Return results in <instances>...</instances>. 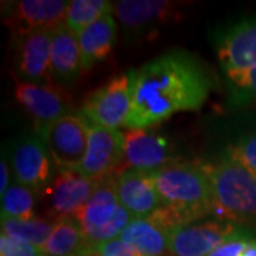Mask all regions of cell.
I'll use <instances>...</instances> for the list:
<instances>
[{
    "label": "cell",
    "mask_w": 256,
    "mask_h": 256,
    "mask_svg": "<svg viewBox=\"0 0 256 256\" xmlns=\"http://www.w3.org/2000/svg\"><path fill=\"white\" fill-rule=\"evenodd\" d=\"M132 107L127 130H150L176 112L196 111L210 92V78L195 56L172 50L128 72Z\"/></svg>",
    "instance_id": "obj_1"
},
{
    "label": "cell",
    "mask_w": 256,
    "mask_h": 256,
    "mask_svg": "<svg viewBox=\"0 0 256 256\" xmlns=\"http://www.w3.org/2000/svg\"><path fill=\"white\" fill-rule=\"evenodd\" d=\"M161 205L181 226L216 212L212 191L201 165L178 162L151 172Z\"/></svg>",
    "instance_id": "obj_2"
},
{
    "label": "cell",
    "mask_w": 256,
    "mask_h": 256,
    "mask_svg": "<svg viewBox=\"0 0 256 256\" xmlns=\"http://www.w3.org/2000/svg\"><path fill=\"white\" fill-rule=\"evenodd\" d=\"M201 166L210 181L216 212L235 224L256 222V175L226 154Z\"/></svg>",
    "instance_id": "obj_3"
},
{
    "label": "cell",
    "mask_w": 256,
    "mask_h": 256,
    "mask_svg": "<svg viewBox=\"0 0 256 256\" xmlns=\"http://www.w3.org/2000/svg\"><path fill=\"white\" fill-rule=\"evenodd\" d=\"M82 226L86 246H101L118 239L122 230L134 220L118 201L116 180H98L88 204L76 216Z\"/></svg>",
    "instance_id": "obj_4"
},
{
    "label": "cell",
    "mask_w": 256,
    "mask_h": 256,
    "mask_svg": "<svg viewBox=\"0 0 256 256\" xmlns=\"http://www.w3.org/2000/svg\"><path fill=\"white\" fill-rule=\"evenodd\" d=\"M58 170H77L88 146V122L82 114H68L37 128Z\"/></svg>",
    "instance_id": "obj_5"
},
{
    "label": "cell",
    "mask_w": 256,
    "mask_h": 256,
    "mask_svg": "<svg viewBox=\"0 0 256 256\" xmlns=\"http://www.w3.org/2000/svg\"><path fill=\"white\" fill-rule=\"evenodd\" d=\"M132 107V92L128 73L117 76L92 92L82 102V114L88 122L118 130L126 127Z\"/></svg>",
    "instance_id": "obj_6"
},
{
    "label": "cell",
    "mask_w": 256,
    "mask_h": 256,
    "mask_svg": "<svg viewBox=\"0 0 256 256\" xmlns=\"http://www.w3.org/2000/svg\"><path fill=\"white\" fill-rule=\"evenodd\" d=\"M242 232H245L242 226L226 220L192 222L172 230L170 254L172 256H208Z\"/></svg>",
    "instance_id": "obj_7"
},
{
    "label": "cell",
    "mask_w": 256,
    "mask_h": 256,
    "mask_svg": "<svg viewBox=\"0 0 256 256\" xmlns=\"http://www.w3.org/2000/svg\"><path fill=\"white\" fill-rule=\"evenodd\" d=\"M216 56L226 78L256 67V16L222 32L216 40Z\"/></svg>",
    "instance_id": "obj_8"
},
{
    "label": "cell",
    "mask_w": 256,
    "mask_h": 256,
    "mask_svg": "<svg viewBox=\"0 0 256 256\" xmlns=\"http://www.w3.org/2000/svg\"><path fill=\"white\" fill-rule=\"evenodd\" d=\"M122 160L124 132L88 122L87 152L77 171L90 180L98 181L110 175L120 164H122Z\"/></svg>",
    "instance_id": "obj_9"
},
{
    "label": "cell",
    "mask_w": 256,
    "mask_h": 256,
    "mask_svg": "<svg viewBox=\"0 0 256 256\" xmlns=\"http://www.w3.org/2000/svg\"><path fill=\"white\" fill-rule=\"evenodd\" d=\"M181 226L172 215L160 208L146 218H134L122 230L120 239L140 256H161L170 252V239L175 228Z\"/></svg>",
    "instance_id": "obj_10"
},
{
    "label": "cell",
    "mask_w": 256,
    "mask_h": 256,
    "mask_svg": "<svg viewBox=\"0 0 256 256\" xmlns=\"http://www.w3.org/2000/svg\"><path fill=\"white\" fill-rule=\"evenodd\" d=\"M175 162L172 142L151 130H128L124 132V160L127 170L156 172Z\"/></svg>",
    "instance_id": "obj_11"
},
{
    "label": "cell",
    "mask_w": 256,
    "mask_h": 256,
    "mask_svg": "<svg viewBox=\"0 0 256 256\" xmlns=\"http://www.w3.org/2000/svg\"><path fill=\"white\" fill-rule=\"evenodd\" d=\"M53 160L40 136H28L12 151V166L16 182L32 191L43 190L53 176Z\"/></svg>",
    "instance_id": "obj_12"
},
{
    "label": "cell",
    "mask_w": 256,
    "mask_h": 256,
    "mask_svg": "<svg viewBox=\"0 0 256 256\" xmlns=\"http://www.w3.org/2000/svg\"><path fill=\"white\" fill-rule=\"evenodd\" d=\"M70 2L20 0L10 8L6 23L18 37L40 30H54L64 24Z\"/></svg>",
    "instance_id": "obj_13"
},
{
    "label": "cell",
    "mask_w": 256,
    "mask_h": 256,
    "mask_svg": "<svg viewBox=\"0 0 256 256\" xmlns=\"http://www.w3.org/2000/svg\"><path fill=\"white\" fill-rule=\"evenodd\" d=\"M18 102L34 120L37 128L52 124L72 114L67 97L56 87L37 82H18L14 88Z\"/></svg>",
    "instance_id": "obj_14"
},
{
    "label": "cell",
    "mask_w": 256,
    "mask_h": 256,
    "mask_svg": "<svg viewBox=\"0 0 256 256\" xmlns=\"http://www.w3.org/2000/svg\"><path fill=\"white\" fill-rule=\"evenodd\" d=\"M54 30H40L18 38L16 68L24 82L44 84L53 78L52 44Z\"/></svg>",
    "instance_id": "obj_15"
},
{
    "label": "cell",
    "mask_w": 256,
    "mask_h": 256,
    "mask_svg": "<svg viewBox=\"0 0 256 256\" xmlns=\"http://www.w3.org/2000/svg\"><path fill=\"white\" fill-rule=\"evenodd\" d=\"M97 184L77 170H58L50 188L53 214L58 220L77 216L88 204Z\"/></svg>",
    "instance_id": "obj_16"
},
{
    "label": "cell",
    "mask_w": 256,
    "mask_h": 256,
    "mask_svg": "<svg viewBox=\"0 0 256 256\" xmlns=\"http://www.w3.org/2000/svg\"><path fill=\"white\" fill-rule=\"evenodd\" d=\"M116 191L120 204L132 218H146L162 208L150 172L124 170L116 180Z\"/></svg>",
    "instance_id": "obj_17"
},
{
    "label": "cell",
    "mask_w": 256,
    "mask_h": 256,
    "mask_svg": "<svg viewBox=\"0 0 256 256\" xmlns=\"http://www.w3.org/2000/svg\"><path fill=\"white\" fill-rule=\"evenodd\" d=\"M114 18L126 32L141 34L176 16V4L156 0H121L112 8Z\"/></svg>",
    "instance_id": "obj_18"
},
{
    "label": "cell",
    "mask_w": 256,
    "mask_h": 256,
    "mask_svg": "<svg viewBox=\"0 0 256 256\" xmlns=\"http://www.w3.org/2000/svg\"><path fill=\"white\" fill-rule=\"evenodd\" d=\"M82 70V50L78 36L62 24L54 30L52 44V77L62 86L77 80Z\"/></svg>",
    "instance_id": "obj_19"
},
{
    "label": "cell",
    "mask_w": 256,
    "mask_h": 256,
    "mask_svg": "<svg viewBox=\"0 0 256 256\" xmlns=\"http://www.w3.org/2000/svg\"><path fill=\"white\" fill-rule=\"evenodd\" d=\"M82 50V70L87 72L94 64L110 54L117 38V22L114 14H106L78 34Z\"/></svg>",
    "instance_id": "obj_20"
},
{
    "label": "cell",
    "mask_w": 256,
    "mask_h": 256,
    "mask_svg": "<svg viewBox=\"0 0 256 256\" xmlns=\"http://www.w3.org/2000/svg\"><path fill=\"white\" fill-rule=\"evenodd\" d=\"M86 246L82 226L76 216H66L54 222L53 230L40 248L42 256H72Z\"/></svg>",
    "instance_id": "obj_21"
},
{
    "label": "cell",
    "mask_w": 256,
    "mask_h": 256,
    "mask_svg": "<svg viewBox=\"0 0 256 256\" xmlns=\"http://www.w3.org/2000/svg\"><path fill=\"white\" fill-rule=\"evenodd\" d=\"M53 226L54 224L44 218H32L28 220H2V234L38 249L46 244Z\"/></svg>",
    "instance_id": "obj_22"
},
{
    "label": "cell",
    "mask_w": 256,
    "mask_h": 256,
    "mask_svg": "<svg viewBox=\"0 0 256 256\" xmlns=\"http://www.w3.org/2000/svg\"><path fill=\"white\" fill-rule=\"evenodd\" d=\"M112 3L107 0H73L68 3L64 24L78 34L102 16L112 13Z\"/></svg>",
    "instance_id": "obj_23"
},
{
    "label": "cell",
    "mask_w": 256,
    "mask_h": 256,
    "mask_svg": "<svg viewBox=\"0 0 256 256\" xmlns=\"http://www.w3.org/2000/svg\"><path fill=\"white\" fill-rule=\"evenodd\" d=\"M34 218V195L26 186L14 182L2 195V220H28Z\"/></svg>",
    "instance_id": "obj_24"
},
{
    "label": "cell",
    "mask_w": 256,
    "mask_h": 256,
    "mask_svg": "<svg viewBox=\"0 0 256 256\" xmlns=\"http://www.w3.org/2000/svg\"><path fill=\"white\" fill-rule=\"evenodd\" d=\"M230 98L235 104L256 101V67L246 73L228 77Z\"/></svg>",
    "instance_id": "obj_25"
},
{
    "label": "cell",
    "mask_w": 256,
    "mask_h": 256,
    "mask_svg": "<svg viewBox=\"0 0 256 256\" xmlns=\"http://www.w3.org/2000/svg\"><path fill=\"white\" fill-rule=\"evenodd\" d=\"M208 256H256V238L245 230L216 248Z\"/></svg>",
    "instance_id": "obj_26"
},
{
    "label": "cell",
    "mask_w": 256,
    "mask_h": 256,
    "mask_svg": "<svg viewBox=\"0 0 256 256\" xmlns=\"http://www.w3.org/2000/svg\"><path fill=\"white\" fill-rule=\"evenodd\" d=\"M226 156L234 158L256 175V132L242 137L236 144L229 146Z\"/></svg>",
    "instance_id": "obj_27"
},
{
    "label": "cell",
    "mask_w": 256,
    "mask_h": 256,
    "mask_svg": "<svg viewBox=\"0 0 256 256\" xmlns=\"http://www.w3.org/2000/svg\"><path fill=\"white\" fill-rule=\"evenodd\" d=\"M0 255L2 256H42L40 249L30 244L22 242L8 235H0Z\"/></svg>",
    "instance_id": "obj_28"
},
{
    "label": "cell",
    "mask_w": 256,
    "mask_h": 256,
    "mask_svg": "<svg viewBox=\"0 0 256 256\" xmlns=\"http://www.w3.org/2000/svg\"><path fill=\"white\" fill-rule=\"evenodd\" d=\"M100 248L102 256H140L128 245H126L121 239H114L107 244H102Z\"/></svg>",
    "instance_id": "obj_29"
},
{
    "label": "cell",
    "mask_w": 256,
    "mask_h": 256,
    "mask_svg": "<svg viewBox=\"0 0 256 256\" xmlns=\"http://www.w3.org/2000/svg\"><path fill=\"white\" fill-rule=\"evenodd\" d=\"M10 188V170L9 164L4 161V156L0 162V195H4V192Z\"/></svg>",
    "instance_id": "obj_30"
},
{
    "label": "cell",
    "mask_w": 256,
    "mask_h": 256,
    "mask_svg": "<svg viewBox=\"0 0 256 256\" xmlns=\"http://www.w3.org/2000/svg\"><path fill=\"white\" fill-rule=\"evenodd\" d=\"M77 256H102L98 246H84Z\"/></svg>",
    "instance_id": "obj_31"
},
{
    "label": "cell",
    "mask_w": 256,
    "mask_h": 256,
    "mask_svg": "<svg viewBox=\"0 0 256 256\" xmlns=\"http://www.w3.org/2000/svg\"><path fill=\"white\" fill-rule=\"evenodd\" d=\"M72 256H77V254H76V255H72Z\"/></svg>",
    "instance_id": "obj_32"
},
{
    "label": "cell",
    "mask_w": 256,
    "mask_h": 256,
    "mask_svg": "<svg viewBox=\"0 0 256 256\" xmlns=\"http://www.w3.org/2000/svg\"><path fill=\"white\" fill-rule=\"evenodd\" d=\"M161 256H165V255H161Z\"/></svg>",
    "instance_id": "obj_33"
}]
</instances>
